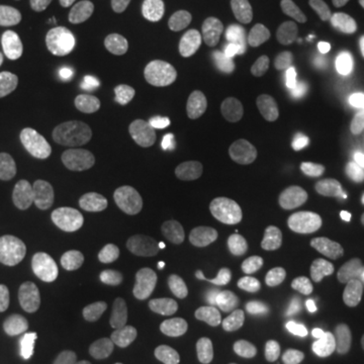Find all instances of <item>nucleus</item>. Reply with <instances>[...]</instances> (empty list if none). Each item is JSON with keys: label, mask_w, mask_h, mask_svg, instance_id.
<instances>
[{"label": "nucleus", "mask_w": 364, "mask_h": 364, "mask_svg": "<svg viewBox=\"0 0 364 364\" xmlns=\"http://www.w3.org/2000/svg\"><path fill=\"white\" fill-rule=\"evenodd\" d=\"M188 21V11L178 0H164L144 14L138 26V43L148 49L164 47L176 39Z\"/></svg>", "instance_id": "6e6552de"}, {"label": "nucleus", "mask_w": 364, "mask_h": 364, "mask_svg": "<svg viewBox=\"0 0 364 364\" xmlns=\"http://www.w3.org/2000/svg\"><path fill=\"white\" fill-rule=\"evenodd\" d=\"M336 53L346 63L364 61V21H356L342 31L336 43Z\"/></svg>", "instance_id": "dca6fc26"}, {"label": "nucleus", "mask_w": 364, "mask_h": 364, "mask_svg": "<svg viewBox=\"0 0 364 364\" xmlns=\"http://www.w3.org/2000/svg\"><path fill=\"white\" fill-rule=\"evenodd\" d=\"M4 97L14 116L35 119L45 109L47 93L37 69L26 61H13L2 75Z\"/></svg>", "instance_id": "0eeeda50"}, {"label": "nucleus", "mask_w": 364, "mask_h": 364, "mask_svg": "<svg viewBox=\"0 0 364 364\" xmlns=\"http://www.w3.org/2000/svg\"><path fill=\"white\" fill-rule=\"evenodd\" d=\"M117 150L128 162H138L146 154V140L138 134H124L117 142Z\"/></svg>", "instance_id": "4be33fe9"}, {"label": "nucleus", "mask_w": 364, "mask_h": 364, "mask_svg": "<svg viewBox=\"0 0 364 364\" xmlns=\"http://www.w3.org/2000/svg\"><path fill=\"white\" fill-rule=\"evenodd\" d=\"M326 299H346L350 294V284H348V272L346 267H334L330 269L322 286Z\"/></svg>", "instance_id": "412c9836"}, {"label": "nucleus", "mask_w": 364, "mask_h": 364, "mask_svg": "<svg viewBox=\"0 0 364 364\" xmlns=\"http://www.w3.org/2000/svg\"><path fill=\"white\" fill-rule=\"evenodd\" d=\"M198 172V164L191 154L186 152H170L166 164L162 166V174L168 181H188Z\"/></svg>", "instance_id": "a211bd4d"}, {"label": "nucleus", "mask_w": 364, "mask_h": 364, "mask_svg": "<svg viewBox=\"0 0 364 364\" xmlns=\"http://www.w3.org/2000/svg\"><path fill=\"white\" fill-rule=\"evenodd\" d=\"M358 105H360V109L364 112V75L360 79V83H358Z\"/></svg>", "instance_id": "393cba45"}, {"label": "nucleus", "mask_w": 364, "mask_h": 364, "mask_svg": "<svg viewBox=\"0 0 364 364\" xmlns=\"http://www.w3.org/2000/svg\"><path fill=\"white\" fill-rule=\"evenodd\" d=\"M91 90L105 109L132 112L146 102L150 75L134 55L114 53L95 63L91 71Z\"/></svg>", "instance_id": "7ed1b4c3"}, {"label": "nucleus", "mask_w": 364, "mask_h": 364, "mask_svg": "<svg viewBox=\"0 0 364 364\" xmlns=\"http://www.w3.org/2000/svg\"><path fill=\"white\" fill-rule=\"evenodd\" d=\"M289 158L298 168L328 174L344 168L354 156V144L346 132L322 119H308L287 140Z\"/></svg>", "instance_id": "f03ea898"}, {"label": "nucleus", "mask_w": 364, "mask_h": 364, "mask_svg": "<svg viewBox=\"0 0 364 364\" xmlns=\"http://www.w3.org/2000/svg\"><path fill=\"white\" fill-rule=\"evenodd\" d=\"M117 2H119V9L126 14H138L142 13L152 0H117Z\"/></svg>", "instance_id": "5701e85b"}, {"label": "nucleus", "mask_w": 364, "mask_h": 364, "mask_svg": "<svg viewBox=\"0 0 364 364\" xmlns=\"http://www.w3.org/2000/svg\"><path fill=\"white\" fill-rule=\"evenodd\" d=\"M298 245L308 257H330L340 249V239L336 235L308 233L299 239Z\"/></svg>", "instance_id": "f3484780"}, {"label": "nucleus", "mask_w": 364, "mask_h": 364, "mask_svg": "<svg viewBox=\"0 0 364 364\" xmlns=\"http://www.w3.org/2000/svg\"><path fill=\"white\" fill-rule=\"evenodd\" d=\"M229 186H231V203L235 207L251 210L267 196L272 182L257 170L241 168L229 176Z\"/></svg>", "instance_id": "2eb2a0df"}, {"label": "nucleus", "mask_w": 364, "mask_h": 364, "mask_svg": "<svg viewBox=\"0 0 364 364\" xmlns=\"http://www.w3.org/2000/svg\"><path fill=\"white\" fill-rule=\"evenodd\" d=\"M41 282L51 299L69 316L93 318L104 306V296L87 273L63 255H51L41 265Z\"/></svg>", "instance_id": "20e7f679"}, {"label": "nucleus", "mask_w": 364, "mask_h": 364, "mask_svg": "<svg viewBox=\"0 0 364 364\" xmlns=\"http://www.w3.org/2000/svg\"><path fill=\"white\" fill-rule=\"evenodd\" d=\"M71 364H93V363H90V360H73Z\"/></svg>", "instance_id": "cd10ccee"}, {"label": "nucleus", "mask_w": 364, "mask_h": 364, "mask_svg": "<svg viewBox=\"0 0 364 364\" xmlns=\"http://www.w3.org/2000/svg\"><path fill=\"white\" fill-rule=\"evenodd\" d=\"M350 350H352V354L356 356V358L364 360V326L360 328V330H356V332L352 334Z\"/></svg>", "instance_id": "b1692460"}, {"label": "nucleus", "mask_w": 364, "mask_h": 364, "mask_svg": "<svg viewBox=\"0 0 364 364\" xmlns=\"http://www.w3.org/2000/svg\"><path fill=\"white\" fill-rule=\"evenodd\" d=\"M152 217L168 227H186L200 217V203L193 193L176 188H160L150 196Z\"/></svg>", "instance_id": "9b49d317"}, {"label": "nucleus", "mask_w": 364, "mask_h": 364, "mask_svg": "<svg viewBox=\"0 0 364 364\" xmlns=\"http://www.w3.org/2000/svg\"><path fill=\"white\" fill-rule=\"evenodd\" d=\"M330 23L326 0H287L284 26L291 39L312 45L326 35Z\"/></svg>", "instance_id": "1a4fd4ad"}, {"label": "nucleus", "mask_w": 364, "mask_h": 364, "mask_svg": "<svg viewBox=\"0 0 364 364\" xmlns=\"http://www.w3.org/2000/svg\"><path fill=\"white\" fill-rule=\"evenodd\" d=\"M4 124H6V109H4V105H0V132L4 128Z\"/></svg>", "instance_id": "a878e982"}, {"label": "nucleus", "mask_w": 364, "mask_h": 364, "mask_svg": "<svg viewBox=\"0 0 364 364\" xmlns=\"http://www.w3.org/2000/svg\"><path fill=\"white\" fill-rule=\"evenodd\" d=\"M104 4V0H59L61 13L69 23H87L93 14L100 11V6Z\"/></svg>", "instance_id": "aec40b11"}, {"label": "nucleus", "mask_w": 364, "mask_h": 364, "mask_svg": "<svg viewBox=\"0 0 364 364\" xmlns=\"http://www.w3.org/2000/svg\"><path fill=\"white\" fill-rule=\"evenodd\" d=\"M208 91L223 107L241 112L247 109L255 102L257 85L253 77L237 69V67H221L208 79Z\"/></svg>", "instance_id": "9d476101"}, {"label": "nucleus", "mask_w": 364, "mask_h": 364, "mask_svg": "<svg viewBox=\"0 0 364 364\" xmlns=\"http://www.w3.org/2000/svg\"><path fill=\"white\" fill-rule=\"evenodd\" d=\"M33 348V330L26 316L14 306H0V358L21 360Z\"/></svg>", "instance_id": "f8f14e48"}, {"label": "nucleus", "mask_w": 364, "mask_h": 364, "mask_svg": "<svg viewBox=\"0 0 364 364\" xmlns=\"http://www.w3.org/2000/svg\"><path fill=\"white\" fill-rule=\"evenodd\" d=\"M43 41V26L28 14L0 11V51H33Z\"/></svg>", "instance_id": "ddd939ff"}, {"label": "nucleus", "mask_w": 364, "mask_h": 364, "mask_svg": "<svg viewBox=\"0 0 364 364\" xmlns=\"http://www.w3.org/2000/svg\"><path fill=\"white\" fill-rule=\"evenodd\" d=\"M184 263L176 249L158 241H140L114 251L105 261V279L132 294H156L182 279Z\"/></svg>", "instance_id": "f257e3e1"}, {"label": "nucleus", "mask_w": 364, "mask_h": 364, "mask_svg": "<svg viewBox=\"0 0 364 364\" xmlns=\"http://www.w3.org/2000/svg\"><path fill=\"white\" fill-rule=\"evenodd\" d=\"M37 156L23 144H0V196L9 195L31 181Z\"/></svg>", "instance_id": "4468645a"}, {"label": "nucleus", "mask_w": 364, "mask_h": 364, "mask_svg": "<svg viewBox=\"0 0 364 364\" xmlns=\"http://www.w3.org/2000/svg\"><path fill=\"white\" fill-rule=\"evenodd\" d=\"M124 324L144 342H168L182 336L191 316L176 299L138 298L124 308Z\"/></svg>", "instance_id": "39448f33"}, {"label": "nucleus", "mask_w": 364, "mask_h": 364, "mask_svg": "<svg viewBox=\"0 0 364 364\" xmlns=\"http://www.w3.org/2000/svg\"><path fill=\"white\" fill-rule=\"evenodd\" d=\"M257 263L265 279L286 296H298L312 284L310 257L298 243L287 239H272L257 253Z\"/></svg>", "instance_id": "423d86ee"}, {"label": "nucleus", "mask_w": 364, "mask_h": 364, "mask_svg": "<svg viewBox=\"0 0 364 364\" xmlns=\"http://www.w3.org/2000/svg\"><path fill=\"white\" fill-rule=\"evenodd\" d=\"M259 4L261 0H223V14L229 25L243 26L257 13Z\"/></svg>", "instance_id": "6ab92c4d"}, {"label": "nucleus", "mask_w": 364, "mask_h": 364, "mask_svg": "<svg viewBox=\"0 0 364 364\" xmlns=\"http://www.w3.org/2000/svg\"><path fill=\"white\" fill-rule=\"evenodd\" d=\"M37 364H57V363H55V360H47V358H45V360H39Z\"/></svg>", "instance_id": "bb28decb"}]
</instances>
